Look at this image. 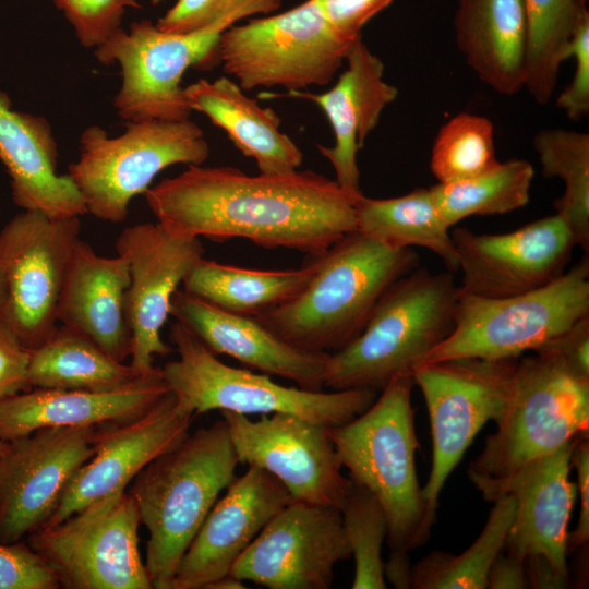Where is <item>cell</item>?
I'll return each instance as SVG.
<instances>
[{"label": "cell", "mask_w": 589, "mask_h": 589, "mask_svg": "<svg viewBox=\"0 0 589 589\" xmlns=\"http://www.w3.org/2000/svg\"><path fill=\"white\" fill-rule=\"evenodd\" d=\"M361 193L312 170L249 176L230 166L189 165L144 196L157 223L175 235L217 242L243 238L310 255L357 230Z\"/></svg>", "instance_id": "cell-1"}, {"label": "cell", "mask_w": 589, "mask_h": 589, "mask_svg": "<svg viewBox=\"0 0 589 589\" xmlns=\"http://www.w3.org/2000/svg\"><path fill=\"white\" fill-rule=\"evenodd\" d=\"M308 256L313 275L303 290L254 317L288 345L318 353L352 342L384 291L419 266L411 248H389L358 230Z\"/></svg>", "instance_id": "cell-2"}, {"label": "cell", "mask_w": 589, "mask_h": 589, "mask_svg": "<svg viewBox=\"0 0 589 589\" xmlns=\"http://www.w3.org/2000/svg\"><path fill=\"white\" fill-rule=\"evenodd\" d=\"M468 477L483 498H498L504 482L526 465L588 434L589 377L542 347L519 357L506 406Z\"/></svg>", "instance_id": "cell-3"}, {"label": "cell", "mask_w": 589, "mask_h": 589, "mask_svg": "<svg viewBox=\"0 0 589 589\" xmlns=\"http://www.w3.org/2000/svg\"><path fill=\"white\" fill-rule=\"evenodd\" d=\"M239 464L224 419L189 434L149 462L128 491L148 530L145 567L170 589L179 563Z\"/></svg>", "instance_id": "cell-4"}, {"label": "cell", "mask_w": 589, "mask_h": 589, "mask_svg": "<svg viewBox=\"0 0 589 589\" xmlns=\"http://www.w3.org/2000/svg\"><path fill=\"white\" fill-rule=\"evenodd\" d=\"M412 374L394 377L362 413L328 428L349 478L369 490L387 518L389 552L409 553L424 544L433 526L416 469Z\"/></svg>", "instance_id": "cell-5"}, {"label": "cell", "mask_w": 589, "mask_h": 589, "mask_svg": "<svg viewBox=\"0 0 589 589\" xmlns=\"http://www.w3.org/2000/svg\"><path fill=\"white\" fill-rule=\"evenodd\" d=\"M459 291L449 272L418 266L399 277L381 296L361 334L329 353L325 387L378 392L394 377L412 374L452 333Z\"/></svg>", "instance_id": "cell-6"}, {"label": "cell", "mask_w": 589, "mask_h": 589, "mask_svg": "<svg viewBox=\"0 0 589 589\" xmlns=\"http://www.w3.org/2000/svg\"><path fill=\"white\" fill-rule=\"evenodd\" d=\"M169 339L178 359L160 368L161 376L178 402L194 414L212 410L245 416L281 412L332 428L354 419L376 399L377 392L372 389L311 392L227 365L177 321Z\"/></svg>", "instance_id": "cell-7"}, {"label": "cell", "mask_w": 589, "mask_h": 589, "mask_svg": "<svg viewBox=\"0 0 589 589\" xmlns=\"http://www.w3.org/2000/svg\"><path fill=\"white\" fill-rule=\"evenodd\" d=\"M587 315L588 257L549 285L517 296L483 298L460 289L454 328L423 363L517 359L553 341Z\"/></svg>", "instance_id": "cell-8"}, {"label": "cell", "mask_w": 589, "mask_h": 589, "mask_svg": "<svg viewBox=\"0 0 589 589\" xmlns=\"http://www.w3.org/2000/svg\"><path fill=\"white\" fill-rule=\"evenodd\" d=\"M208 156L204 132L190 118L130 122L115 137L91 125L80 137V156L69 166L68 176L87 213L121 223L131 200L145 193L161 170L177 164L202 165Z\"/></svg>", "instance_id": "cell-9"}, {"label": "cell", "mask_w": 589, "mask_h": 589, "mask_svg": "<svg viewBox=\"0 0 589 589\" xmlns=\"http://www.w3.org/2000/svg\"><path fill=\"white\" fill-rule=\"evenodd\" d=\"M352 44L337 36L315 2L306 0L231 25L219 36L216 57L244 91L280 86L292 92L329 84Z\"/></svg>", "instance_id": "cell-10"}, {"label": "cell", "mask_w": 589, "mask_h": 589, "mask_svg": "<svg viewBox=\"0 0 589 589\" xmlns=\"http://www.w3.org/2000/svg\"><path fill=\"white\" fill-rule=\"evenodd\" d=\"M133 496L113 492L25 541L53 570L60 588L152 589L139 549Z\"/></svg>", "instance_id": "cell-11"}, {"label": "cell", "mask_w": 589, "mask_h": 589, "mask_svg": "<svg viewBox=\"0 0 589 589\" xmlns=\"http://www.w3.org/2000/svg\"><path fill=\"white\" fill-rule=\"evenodd\" d=\"M239 20L229 16L188 34L164 32L148 20L118 29L95 48V57L120 65L122 82L113 100L119 117L128 123L189 119L192 110L181 84L185 71L216 57L220 34Z\"/></svg>", "instance_id": "cell-12"}, {"label": "cell", "mask_w": 589, "mask_h": 589, "mask_svg": "<svg viewBox=\"0 0 589 589\" xmlns=\"http://www.w3.org/2000/svg\"><path fill=\"white\" fill-rule=\"evenodd\" d=\"M517 359L455 358L413 370L431 423L432 467L422 493L432 525L449 474L485 423L502 414Z\"/></svg>", "instance_id": "cell-13"}, {"label": "cell", "mask_w": 589, "mask_h": 589, "mask_svg": "<svg viewBox=\"0 0 589 589\" xmlns=\"http://www.w3.org/2000/svg\"><path fill=\"white\" fill-rule=\"evenodd\" d=\"M80 217L22 211L0 229V269L7 287L2 318L32 351L57 328L68 267L80 239Z\"/></svg>", "instance_id": "cell-14"}, {"label": "cell", "mask_w": 589, "mask_h": 589, "mask_svg": "<svg viewBox=\"0 0 589 589\" xmlns=\"http://www.w3.org/2000/svg\"><path fill=\"white\" fill-rule=\"evenodd\" d=\"M239 464L275 477L292 500L340 507L350 485L328 426L289 413L245 414L220 411Z\"/></svg>", "instance_id": "cell-15"}, {"label": "cell", "mask_w": 589, "mask_h": 589, "mask_svg": "<svg viewBox=\"0 0 589 589\" xmlns=\"http://www.w3.org/2000/svg\"><path fill=\"white\" fill-rule=\"evenodd\" d=\"M338 507L291 501L233 564L230 574L269 589H328L349 560Z\"/></svg>", "instance_id": "cell-16"}, {"label": "cell", "mask_w": 589, "mask_h": 589, "mask_svg": "<svg viewBox=\"0 0 589 589\" xmlns=\"http://www.w3.org/2000/svg\"><path fill=\"white\" fill-rule=\"evenodd\" d=\"M98 428H44L8 441L0 455V542L46 525L75 472L93 456Z\"/></svg>", "instance_id": "cell-17"}, {"label": "cell", "mask_w": 589, "mask_h": 589, "mask_svg": "<svg viewBox=\"0 0 589 589\" xmlns=\"http://www.w3.org/2000/svg\"><path fill=\"white\" fill-rule=\"evenodd\" d=\"M452 233L460 289L483 298H505L549 285L565 273L574 235L555 213L506 233H476L456 227Z\"/></svg>", "instance_id": "cell-18"}, {"label": "cell", "mask_w": 589, "mask_h": 589, "mask_svg": "<svg viewBox=\"0 0 589 589\" xmlns=\"http://www.w3.org/2000/svg\"><path fill=\"white\" fill-rule=\"evenodd\" d=\"M116 249L127 260L130 273L127 293L132 334L130 364L149 373L156 369L155 356L171 352L160 330L169 316L172 294L203 259L204 247L200 238L175 235L159 223H142L124 228Z\"/></svg>", "instance_id": "cell-19"}, {"label": "cell", "mask_w": 589, "mask_h": 589, "mask_svg": "<svg viewBox=\"0 0 589 589\" xmlns=\"http://www.w3.org/2000/svg\"><path fill=\"white\" fill-rule=\"evenodd\" d=\"M194 416L169 390L143 414L98 428L93 456L75 472L44 527L56 525L88 504L125 490L149 462L189 435Z\"/></svg>", "instance_id": "cell-20"}, {"label": "cell", "mask_w": 589, "mask_h": 589, "mask_svg": "<svg viewBox=\"0 0 589 589\" xmlns=\"http://www.w3.org/2000/svg\"><path fill=\"white\" fill-rule=\"evenodd\" d=\"M291 501L275 477L249 465L207 514L179 563L170 589H206L230 574L239 556Z\"/></svg>", "instance_id": "cell-21"}, {"label": "cell", "mask_w": 589, "mask_h": 589, "mask_svg": "<svg viewBox=\"0 0 589 589\" xmlns=\"http://www.w3.org/2000/svg\"><path fill=\"white\" fill-rule=\"evenodd\" d=\"M169 315L188 327L212 352L226 354L248 368L321 392L329 353L297 349L266 328L254 316L219 309L183 289L170 301Z\"/></svg>", "instance_id": "cell-22"}, {"label": "cell", "mask_w": 589, "mask_h": 589, "mask_svg": "<svg viewBox=\"0 0 589 589\" xmlns=\"http://www.w3.org/2000/svg\"><path fill=\"white\" fill-rule=\"evenodd\" d=\"M578 440L516 471L498 494V498L509 494L515 500L504 549L524 561L532 555L544 556L565 580L568 579V524L577 495L569 472Z\"/></svg>", "instance_id": "cell-23"}, {"label": "cell", "mask_w": 589, "mask_h": 589, "mask_svg": "<svg viewBox=\"0 0 589 589\" xmlns=\"http://www.w3.org/2000/svg\"><path fill=\"white\" fill-rule=\"evenodd\" d=\"M346 70L336 84L323 94L292 91L287 96L316 104L326 115L335 135L333 146L317 145L332 164L336 182L360 192L358 153L373 131L383 110L397 95L396 86L384 80V63L359 37L346 55Z\"/></svg>", "instance_id": "cell-24"}, {"label": "cell", "mask_w": 589, "mask_h": 589, "mask_svg": "<svg viewBox=\"0 0 589 589\" xmlns=\"http://www.w3.org/2000/svg\"><path fill=\"white\" fill-rule=\"evenodd\" d=\"M130 273L127 260L101 256L79 239L59 299L58 323L86 336L113 359L131 357L127 313Z\"/></svg>", "instance_id": "cell-25"}, {"label": "cell", "mask_w": 589, "mask_h": 589, "mask_svg": "<svg viewBox=\"0 0 589 589\" xmlns=\"http://www.w3.org/2000/svg\"><path fill=\"white\" fill-rule=\"evenodd\" d=\"M169 392L161 371L122 389L91 392L31 388L0 400V440L12 441L44 428H101L151 409Z\"/></svg>", "instance_id": "cell-26"}, {"label": "cell", "mask_w": 589, "mask_h": 589, "mask_svg": "<svg viewBox=\"0 0 589 589\" xmlns=\"http://www.w3.org/2000/svg\"><path fill=\"white\" fill-rule=\"evenodd\" d=\"M0 160L11 180L12 199L23 211L52 218L87 213L71 178L58 173V148L48 121L12 109L1 91Z\"/></svg>", "instance_id": "cell-27"}, {"label": "cell", "mask_w": 589, "mask_h": 589, "mask_svg": "<svg viewBox=\"0 0 589 589\" xmlns=\"http://www.w3.org/2000/svg\"><path fill=\"white\" fill-rule=\"evenodd\" d=\"M455 41L469 68L495 93L525 88L528 20L524 0H457Z\"/></svg>", "instance_id": "cell-28"}, {"label": "cell", "mask_w": 589, "mask_h": 589, "mask_svg": "<svg viewBox=\"0 0 589 589\" xmlns=\"http://www.w3.org/2000/svg\"><path fill=\"white\" fill-rule=\"evenodd\" d=\"M184 93L190 109L223 129L244 156L255 160L261 173H288L301 166L303 154L280 131L276 112L259 105L237 82L228 76L201 79L184 87Z\"/></svg>", "instance_id": "cell-29"}, {"label": "cell", "mask_w": 589, "mask_h": 589, "mask_svg": "<svg viewBox=\"0 0 589 589\" xmlns=\"http://www.w3.org/2000/svg\"><path fill=\"white\" fill-rule=\"evenodd\" d=\"M135 370L120 362L86 336L58 325L49 338L31 351L27 380L31 388L117 390L158 373Z\"/></svg>", "instance_id": "cell-30"}, {"label": "cell", "mask_w": 589, "mask_h": 589, "mask_svg": "<svg viewBox=\"0 0 589 589\" xmlns=\"http://www.w3.org/2000/svg\"><path fill=\"white\" fill-rule=\"evenodd\" d=\"M312 275L309 262L300 268L252 269L203 257L182 289L225 311L255 316L293 299Z\"/></svg>", "instance_id": "cell-31"}, {"label": "cell", "mask_w": 589, "mask_h": 589, "mask_svg": "<svg viewBox=\"0 0 589 589\" xmlns=\"http://www.w3.org/2000/svg\"><path fill=\"white\" fill-rule=\"evenodd\" d=\"M357 230L389 248H425L438 255L449 271H458L455 245L441 218L430 188L389 199L359 195Z\"/></svg>", "instance_id": "cell-32"}, {"label": "cell", "mask_w": 589, "mask_h": 589, "mask_svg": "<svg viewBox=\"0 0 589 589\" xmlns=\"http://www.w3.org/2000/svg\"><path fill=\"white\" fill-rule=\"evenodd\" d=\"M533 177L528 160L509 159L476 177L430 189L441 218L450 228L469 216L500 215L526 206Z\"/></svg>", "instance_id": "cell-33"}, {"label": "cell", "mask_w": 589, "mask_h": 589, "mask_svg": "<svg viewBox=\"0 0 589 589\" xmlns=\"http://www.w3.org/2000/svg\"><path fill=\"white\" fill-rule=\"evenodd\" d=\"M486 524L476 541L461 554L434 551L411 572L416 589H485L496 556L504 550L515 513V500L506 494L493 502Z\"/></svg>", "instance_id": "cell-34"}, {"label": "cell", "mask_w": 589, "mask_h": 589, "mask_svg": "<svg viewBox=\"0 0 589 589\" xmlns=\"http://www.w3.org/2000/svg\"><path fill=\"white\" fill-rule=\"evenodd\" d=\"M542 173L560 178L564 193L554 207L569 225L577 247L589 250V134L542 129L532 140Z\"/></svg>", "instance_id": "cell-35"}, {"label": "cell", "mask_w": 589, "mask_h": 589, "mask_svg": "<svg viewBox=\"0 0 589 589\" xmlns=\"http://www.w3.org/2000/svg\"><path fill=\"white\" fill-rule=\"evenodd\" d=\"M528 20L525 88L539 105L555 93L560 68L579 16L588 10L575 0H524Z\"/></svg>", "instance_id": "cell-36"}, {"label": "cell", "mask_w": 589, "mask_h": 589, "mask_svg": "<svg viewBox=\"0 0 589 589\" xmlns=\"http://www.w3.org/2000/svg\"><path fill=\"white\" fill-rule=\"evenodd\" d=\"M498 161L492 121L460 112L440 128L431 151L430 169L438 183H452L481 175Z\"/></svg>", "instance_id": "cell-37"}, {"label": "cell", "mask_w": 589, "mask_h": 589, "mask_svg": "<svg viewBox=\"0 0 589 589\" xmlns=\"http://www.w3.org/2000/svg\"><path fill=\"white\" fill-rule=\"evenodd\" d=\"M339 510L354 560L351 588L385 589L382 546L387 538L388 526L382 505L369 490L350 479Z\"/></svg>", "instance_id": "cell-38"}, {"label": "cell", "mask_w": 589, "mask_h": 589, "mask_svg": "<svg viewBox=\"0 0 589 589\" xmlns=\"http://www.w3.org/2000/svg\"><path fill=\"white\" fill-rule=\"evenodd\" d=\"M281 0H177L157 21L156 26L168 33L188 34L206 28L223 19H240L279 9Z\"/></svg>", "instance_id": "cell-39"}, {"label": "cell", "mask_w": 589, "mask_h": 589, "mask_svg": "<svg viewBox=\"0 0 589 589\" xmlns=\"http://www.w3.org/2000/svg\"><path fill=\"white\" fill-rule=\"evenodd\" d=\"M72 25L80 44L97 48L121 28L128 8H140L136 0H52Z\"/></svg>", "instance_id": "cell-40"}, {"label": "cell", "mask_w": 589, "mask_h": 589, "mask_svg": "<svg viewBox=\"0 0 589 589\" xmlns=\"http://www.w3.org/2000/svg\"><path fill=\"white\" fill-rule=\"evenodd\" d=\"M49 565L27 544L0 542V589H58Z\"/></svg>", "instance_id": "cell-41"}, {"label": "cell", "mask_w": 589, "mask_h": 589, "mask_svg": "<svg viewBox=\"0 0 589 589\" xmlns=\"http://www.w3.org/2000/svg\"><path fill=\"white\" fill-rule=\"evenodd\" d=\"M574 58L575 71L570 83L556 98V106L569 120L578 121L589 112V11L578 19L573 31L567 59Z\"/></svg>", "instance_id": "cell-42"}, {"label": "cell", "mask_w": 589, "mask_h": 589, "mask_svg": "<svg viewBox=\"0 0 589 589\" xmlns=\"http://www.w3.org/2000/svg\"><path fill=\"white\" fill-rule=\"evenodd\" d=\"M324 20L342 40L352 44L364 25L394 0H313Z\"/></svg>", "instance_id": "cell-43"}, {"label": "cell", "mask_w": 589, "mask_h": 589, "mask_svg": "<svg viewBox=\"0 0 589 589\" xmlns=\"http://www.w3.org/2000/svg\"><path fill=\"white\" fill-rule=\"evenodd\" d=\"M29 354L0 316V400L31 389L27 380Z\"/></svg>", "instance_id": "cell-44"}, {"label": "cell", "mask_w": 589, "mask_h": 589, "mask_svg": "<svg viewBox=\"0 0 589 589\" xmlns=\"http://www.w3.org/2000/svg\"><path fill=\"white\" fill-rule=\"evenodd\" d=\"M543 347L552 349L572 369L589 377V315Z\"/></svg>", "instance_id": "cell-45"}, {"label": "cell", "mask_w": 589, "mask_h": 589, "mask_svg": "<svg viewBox=\"0 0 589 589\" xmlns=\"http://www.w3.org/2000/svg\"><path fill=\"white\" fill-rule=\"evenodd\" d=\"M572 467L577 472V491L580 497V510L576 529L568 537V546L579 548L589 540V444L582 437L578 440L572 456Z\"/></svg>", "instance_id": "cell-46"}, {"label": "cell", "mask_w": 589, "mask_h": 589, "mask_svg": "<svg viewBox=\"0 0 589 589\" xmlns=\"http://www.w3.org/2000/svg\"><path fill=\"white\" fill-rule=\"evenodd\" d=\"M528 587L525 561L513 553L501 552L490 568L488 588L524 589Z\"/></svg>", "instance_id": "cell-47"}, {"label": "cell", "mask_w": 589, "mask_h": 589, "mask_svg": "<svg viewBox=\"0 0 589 589\" xmlns=\"http://www.w3.org/2000/svg\"><path fill=\"white\" fill-rule=\"evenodd\" d=\"M529 587L534 589L565 588L567 580L561 578L550 562L542 555L528 556L525 560Z\"/></svg>", "instance_id": "cell-48"}, {"label": "cell", "mask_w": 589, "mask_h": 589, "mask_svg": "<svg viewBox=\"0 0 589 589\" xmlns=\"http://www.w3.org/2000/svg\"><path fill=\"white\" fill-rule=\"evenodd\" d=\"M411 572L408 553L389 552L388 560L384 562V577L393 587L411 588Z\"/></svg>", "instance_id": "cell-49"}, {"label": "cell", "mask_w": 589, "mask_h": 589, "mask_svg": "<svg viewBox=\"0 0 589 589\" xmlns=\"http://www.w3.org/2000/svg\"><path fill=\"white\" fill-rule=\"evenodd\" d=\"M244 588L247 587L244 586L242 579L231 574H228L215 580L211 585H208L206 589H244Z\"/></svg>", "instance_id": "cell-50"}, {"label": "cell", "mask_w": 589, "mask_h": 589, "mask_svg": "<svg viewBox=\"0 0 589 589\" xmlns=\"http://www.w3.org/2000/svg\"><path fill=\"white\" fill-rule=\"evenodd\" d=\"M5 298H7L5 280L0 269V316L1 317L3 313L4 304H5Z\"/></svg>", "instance_id": "cell-51"}, {"label": "cell", "mask_w": 589, "mask_h": 589, "mask_svg": "<svg viewBox=\"0 0 589 589\" xmlns=\"http://www.w3.org/2000/svg\"><path fill=\"white\" fill-rule=\"evenodd\" d=\"M579 8L586 9L587 8V0H575Z\"/></svg>", "instance_id": "cell-52"}, {"label": "cell", "mask_w": 589, "mask_h": 589, "mask_svg": "<svg viewBox=\"0 0 589 589\" xmlns=\"http://www.w3.org/2000/svg\"><path fill=\"white\" fill-rule=\"evenodd\" d=\"M5 446H7V442H5V441H2V440H0V455H1V454H2V452L4 450Z\"/></svg>", "instance_id": "cell-53"}, {"label": "cell", "mask_w": 589, "mask_h": 589, "mask_svg": "<svg viewBox=\"0 0 589 589\" xmlns=\"http://www.w3.org/2000/svg\"><path fill=\"white\" fill-rule=\"evenodd\" d=\"M159 1H161V0H152V2H153L154 4H157Z\"/></svg>", "instance_id": "cell-54"}]
</instances>
